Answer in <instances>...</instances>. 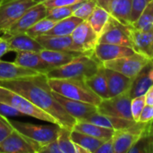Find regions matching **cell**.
<instances>
[{"instance_id":"49","label":"cell","mask_w":153,"mask_h":153,"mask_svg":"<svg viewBox=\"0 0 153 153\" xmlns=\"http://www.w3.org/2000/svg\"><path fill=\"white\" fill-rule=\"evenodd\" d=\"M35 3H44L46 1H48V0H33Z\"/></svg>"},{"instance_id":"13","label":"cell","mask_w":153,"mask_h":153,"mask_svg":"<svg viewBox=\"0 0 153 153\" xmlns=\"http://www.w3.org/2000/svg\"><path fill=\"white\" fill-rule=\"evenodd\" d=\"M47 16V7L43 3H37L29 8L22 16L13 24L10 29L4 34H18L26 32L37 22Z\"/></svg>"},{"instance_id":"32","label":"cell","mask_w":153,"mask_h":153,"mask_svg":"<svg viewBox=\"0 0 153 153\" xmlns=\"http://www.w3.org/2000/svg\"><path fill=\"white\" fill-rule=\"evenodd\" d=\"M71 131L65 127H61L56 138L61 153H76L75 143L71 139Z\"/></svg>"},{"instance_id":"3","label":"cell","mask_w":153,"mask_h":153,"mask_svg":"<svg viewBox=\"0 0 153 153\" xmlns=\"http://www.w3.org/2000/svg\"><path fill=\"white\" fill-rule=\"evenodd\" d=\"M52 91L68 99L99 106L101 99L94 93L82 79H48Z\"/></svg>"},{"instance_id":"37","label":"cell","mask_w":153,"mask_h":153,"mask_svg":"<svg viewBox=\"0 0 153 153\" xmlns=\"http://www.w3.org/2000/svg\"><path fill=\"white\" fill-rule=\"evenodd\" d=\"M128 153H150V136H142L128 151Z\"/></svg>"},{"instance_id":"12","label":"cell","mask_w":153,"mask_h":153,"mask_svg":"<svg viewBox=\"0 0 153 153\" xmlns=\"http://www.w3.org/2000/svg\"><path fill=\"white\" fill-rule=\"evenodd\" d=\"M73 41L82 54L93 55L99 41V36L87 21H82L71 34Z\"/></svg>"},{"instance_id":"30","label":"cell","mask_w":153,"mask_h":153,"mask_svg":"<svg viewBox=\"0 0 153 153\" xmlns=\"http://www.w3.org/2000/svg\"><path fill=\"white\" fill-rule=\"evenodd\" d=\"M109 16L110 14L104 8H102L100 5H97L86 21L89 22V24L100 37Z\"/></svg>"},{"instance_id":"9","label":"cell","mask_w":153,"mask_h":153,"mask_svg":"<svg viewBox=\"0 0 153 153\" xmlns=\"http://www.w3.org/2000/svg\"><path fill=\"white\" fill-rule=\"evenodd\" d=\"M152 60L135 52L133 55L120 57L115 60L104 62L102 65L106 68L117 71L131 79H134Z\"/></svg>"},{"instance_id":"17","label":"cell","mask_w":153,"mask_h":153,"mask_svg":"<svg viewBox=\"0 0 153 153\" xmlns=\"http://www.w3.org/2000/svg\"><path fill=\"white\" fill-rule=\"evenodd\" d=\"M15 53L16 56L14 58V62L23 67L45 74L51 69H53V67L40 56L39 52L18 51Z\"/></svg>"},{"instance_id":"5","label":"cell","mask_w":153,"mask_h":153,"mask_svg":"<svg viewBox=\"0 0 153 153\" xmlns=\"http://www.w3.org/2000/svg\"><path fill=\"white\" fill-rule=\"evenodd\" d=\"M14 129L22 134L30 137V139L38 142L41 145L48 143L56 140L61 126L56 124L41 126L34 125L31 123L21 122L16 120H9Z\"/></svg>"},{"instance_id":"35","label":"cell","mask_w":153,"mask_h":153,"mask_svg":"<svg viewBox=\"0 0 153 153\" xmlns=\"http://www.w3.org/2000/svg\"><path fill=\"white\" fill-rule=\"evenodd\" d=\"M97 5L98 4L96 0H85L78 4V6L74 11L73 15L86 21Z\"/></svg>"},{"instance_id":"14","label":"cell","mask_w":153,"mask_h":153,"mask_svg":"<svg viewBox=\"0 0 153 153\" xmlns=\"http://www.w3.org/2000/svg\"><path fill=\"white\" fill-rule=\"evenodd\" d=\"M54 93H55L56 99L60 103V105L64 108V109L70 116L75 118L76 121L85 120L90 116L97 112V106L93 104L81 101V100L68 99L56 92Z\"/></svg>"},{"instance_id":"42","label":"cell","mask_w":153,"mask_h":153,"mask_svg":"<svg viewBox=\"0 0 153 153\" xmlns=\"http://www.w3.org/2000/svg\"><path fill=\"white\" fill-rule=\"evenodd\" d=\"M39 153H61V151L58 146L57 141L55 140L42 145Z\"/></svg>"},{"instance_id":"48","label":"cell","mask_w":153,"mask_h":153,"mask_svg":"<svg viewBox=\"0 0 153 153\" xmlns=\"http://www.w3.org/2000/svg\"><path fill=\"white\" fill-rule=\"evenodd\" d=\"M149 136H153V120L151 121V125L149 128Z\"/></svg>"},{"instance_id":"46","label":"cell","mask_w":153,"mask_h":153,"mask_svg":"<svg viewBox=\"0 0 153 153\" xmlns=\"http://www.w3.org/2000/svg\"><path fill=\"white\" fill-rule=\"evenodd\" d=\"M146 105H153V84L145 93Z\"/></svg>"},{"instance_id":"43","label":"cell","mask_w":153,"mask_h":153,"mask_svg":"<svg viewBox=\"0 0 153 153\" xmlns=\"http://www.w3.org/2000/svg\"><path fill=\"white\" fill-rule=\"evenodd\" d=\"M153 120V105H145L139 118V122L147 123Z\"/></svg>"},{"instance_id":"44","label":"cell","mask_w":153,"mask_h":153,"mask_svg":"<svg viewBox=\"0 0 153 153\" xmlns=\"http://www.w3.org/2000/svg\"><path fill=\"white\" fill-rule=\"evenodd\" d=\"M95 153H114V143L113 138L105 141L96 151Z\"/></svg>"},{"instance_id":"26","label":"cell","mask_w":153,"mask_h":153,"mask_svg":"<svg viewBox=\"0 0 153 153\" xmlns=\"http://www.w3.org/2000/svg\"><path fill=\"white\" fill-rule=\"evenodd\" d=\"M152 62V61H151ZM151 63L148 64L134 79L132 82V85L129 90L130 96L133 98L145 95L147 91L151 88L153 84V81L149 76V69Z\"/></svg>"},{"instance_id":"33","label":"cell","mask_w":153,"mask_h":153,"mask_svg":"<svg viewBox=\"0 0 153 153\" xmlns=\"http://www.w3.org/2000/svg\"><path fill=\"white\" fill-rule=\"evenodd\" d=\"M56 21L49 19L48 17H45V18L39 20V22H37L32 27H30L26 31V33L32 38H36L40 35H44L49 30H51L53 28V26L56 24Z\"/></svg>"},{"instance_id":"36","label":"cell","mask_w":153,"mask_h":153,"mask_svg":"<svg viewBox=\"0 0 153 153\" xmlns=\"http://www.w3.org/2000/svg\"><path fill=\"white\" fill-rule=\"evenodd\" d=\"M145 95L134 97L132 99L131 101V112L133 116V119L135 122H139L140 116L142 114V111L143 108L145 107Z\"/></svg>"},{"instance_id":"24","label":"cell","mask_w":153,"mask_h":153,"mask_svg":"<svg viewBox=\"0 0 153 153\" xmlns=\"http://www.w3.org/2000/svg\"><path fill=\"white\" fill-rule=\"evenodd\" d=\"M40 56L49 64L53 68L62 66L70 61H72L75 56L82 55L79 52H69V51H61V50H52L43 48L39 52Z\"/></svg>"},{"instance_id":"4","label":"cell","mask_w":153,"mask_h":153,"mask_svg":"<svg viewBox=\"0 0 153 153\" xmlns=\"http://www.w3.org/2000/svg\"><path fill=\"white\" fill-rule=\"evenodd\" d=\"M0 101L12 106L19 112H21L23 116H29L30 117L39 119L43 122L56 124L59 126L58 122L51 115L48 114L44 110L35 106L27 98H25L24 96L21 95L16 91H13L1 85H0Z\"/></svg>"},{"instance_id":"39","label":"cell","mask_w":153,"mask_h":153,"mask_svg":"<svg viewBox=\"0 0 153 153\" xmlns=\"http://www.w3.org/2000/svg\"><path fill=\"white\" fill-rule=\"evenodd\" d=\"M13 129L9 119L0 115V143L13 131Z\"/></svg>"},{"instance_id":"34","label":"cell","mask_w":153,"mask_h":153,"mask_svg":"<svg viewBox=\"0 0 153 153\" xmlns=\"http://www.w3.org/2000/svg\"><path fill=\"white\" fill-rule=\"evenodd\" d=\"M80 4V3H79ZM79 4L70 5V6H57V7H52V8H47V16L49 19L55 20V21H60L62 19H65L66 17H69L73 15L74 11L78 6Z\"/></svg>"},{"instance_id":"29","label":"cell","mask_w":153,"mask_h":153,"mask_svg":"<svg viewBox=\"0 0 153 153\" xmlns=\"http://www.w3.org/2000/svg\"><path fill=\"white\" fill-rule=\"evenodd\" d=\"M71 139L72 141L82 146V148H84L85 150H87L89 153H95L96 151L98 150V148L105 142L103 140L92 137L89 134H86L84 133L76 131L74 129H73L71 131Z\"/></svg>"},{"instance_id":"19","label":"cell","mask_w":153,"mask_h":153,"mask_svg":"<svg viewBox=\"0 0 153 153\" xmlns=\"http://www.w3.org/2000/svg\"><path fill=\"white\" fill-rule=\"evenodd\" d=\"M35 39L43 47V48L82 53L78 50V48L74 45L71 35H67V36L40 35L36 37Z\"/></svg>"},{"instance_id":"11","label":"cell","mask_w":153,"mask_h":153,"mask_svg":"<svg viewBox=\"0 0 153 153\" xmlns=\"http://www.w3.org/2000/svg\"><path fill=\"white\" fill-rule=\"evenodd\" d=\"M41 144L16 129L0 143V153H39Z\"/></svg>"},{"instance_id":"45","label":"cell","mask_w":153,"mask_h":153,"mask_svg":"<svg viewBox=\"0 0 153 153\" xmlns=\"http://www.w3.org/2000/svg\"><path fill=\"white\" fill-rule=\"evenodd\" d=\"M8 52H11L10 50V45L7 41V39L2 35L0 37V59L6 55Z\"/></svg>"},{"instance_id":"31","label":"cell","mask_w":153,"mask_h":153,"mask_svg":"<svg viewBox=\"0 0 153 153\" xmlns=\"http://www.w3.org/2000/svg\"><path fill=\"white\" fill-rule=\"evenodd\" d=\"M131 26L138 30L146 31L153 28V0L145 7L139 18Z\"/></svg>"},{"instance_id":"47","label":"cell","mask_w":153,"mask_h":153,"mask_svg":"<svg viewBox=\"0 0 153 153\" xmlns=\"http://www.w3.org/2000/svg\"><path fill=\"white\" fill-rule=\"evenodd\" d=\"M150 153H153V136H150Z\"/></svg>"},{"instance_id":"25","label":"cell","mask_w":153,"mask_h":153,"mask_svg":"<svg viewBox=\"0 0 153 153\" xmlns=\"http://www.w3.org/2000/svg\"><path fill=\"white\" fill-rule=\"evenodd\" d=\"M74 129L103 141L112 138L115 133L114 129L103 127L87 121H76Z\"/></svg>"},{"instance_id":"7","label":"cell","mask_w":153,"mask_h":153,"mask_svg":"<svg viewBox=\"0 0 153 153\" xmlns=\"http://www.w3.org/2000/svg\"><path fill=\"white\" fill-rule=\"evenodd\" d=\"M98 43L115 44L128 47L134 49L133 41L131 39L130 25H126L110 15L101 34L99 37Z\"/></svg>"},{"instance_id":"41","label":"cell","mask_w":153,"mask_h":153,"mask_svg":"<svg viewBox=\"0 0 153 153\" xmlns=\"http://www.w3.org/2000/svg\"><path fill=\"white\" fill-rule=\"evenodd\" d=\"M0 115L5 117H22L23 116L21 112H19L17 109L13 108L12 106L1 102L0 101Z\"/></svg>"},{"instance_id":"20","label":"cell","mask_w":153,"mask_h":153,"mask_svg":"<svg viewBox=\"0 0 153 153\" xmlns=\"http://www.w3.org/2000/svg\"><path fill=\"white\" fill-rule=\"evenodd\" d=\"M3 36L7 39L10 45V50L18 51H33L39 52L43 49V47L38 42L35 38L30 37L26 32L18 34H3Z\"/></svg>"},{"instance_id":"38","label":"cell","mask_w":153,"mask_h":153,"mask_svg":"<svg viewBox=\"0 0 153 153\" xmlns=\"http://www.w3.org/2000/svg\"><path fill=\"white\" fill-rule=\"evenodd\" d=\"M152 0H132V13H131V21L132 23L135 22L145 7Z\"/></svg>"},{"instance_id":"22","label":"cell","mask_w":153,"mask_h":153,"mask_svg":"<svg viewBox=\"0 0 153 153\" xmlns=\"http://www.w3.org/2000/svg\"><path fill=\"white\" fill-rule=\"evenodd\" d=\"M82 121H87V122H90V123H92V124H95L103 127L114 129L115 131L129 128L137 123L134 120H128L125 118L103 115V114L99 113L98 111Z\"/></svg>"},{"instance_id":"16","label":"cell","mask_w":153,"mask_h":153,"mask_svg":"<svg viewBox=\"0 0 153 153\" xmlns=\"http://www.w3.org/2000/svg\"><path fill=\"white\" fill-rule=\"evenodd\" d=\"M135 51L128 47L108 43H98L94 48L93 56L101 63L115 60L134 54Z\"/></svg>"},{"instance_id":"21","label":"cell","mask_w":153,"mask_h":153,"mask_svg":"<svg viewBox=\"0 0 153 153\" xmlns=\"http://www.w3.org/2000/svg\"><path fill=\"white\" fill-rule=\"evenodd\" d=\"M104 71L107 78L109 98L116 97L130 90L133 79L106 67H104Z\"/></svg>"},{"instance_id":"2","label":"cell","mask_w":153,"mask_h":153,"mask_svg":"<svg viewBox=\"0 0 153 153\" xmlns=\"http://www.w3.org/2000/svg\"><path fill=\"white\" fill-rule=\"evenodd\" d=\"M102 66V64L93 56L82 54L69 63L51 69L46 74L48 79H82L85 80Z\"/></svg>"},{"instance_id":"18","label":"cell","mask_w":153,"mask_h":153,"mask_svg":"<svg viewBox=\"0 0 153 153\" xmlns=\"http://www.w3.org/2000/svg\"><path fill=\"white\" fill-rule=\"evenodd\" d=\"M130 32L134 51L153 60V28L146 31H141L130 25Z\"/></svg>"},{"instance_id":"50","label":"cell","mask_w":153,"mask_h":153,"mask_svg":"<svg viewBox=\"0 0 153 153\" xmlns=\"http://www.w3.org/2000/svg\"><path fill=\"white\" fill-rule=\"evenodd\" d=\"M1 2H2V0H0V3H1Z\"/></svg>"},{"instance_id":"23","label":"cell","mask_w":153,"mask_h":153,"mask_svg":"<svg viewBox=\"0 0 153 153\" xmlns=\"http://www.w3.org/2000/svg\"><path fill=\"white\" fill-rule=\"evenodd\" d=\"M40 73L23 67L15 62H6L0 59V81H10Z\"/></svg>"},{"instance_id":"40","label":"cell","mask_w":153,"mask_h":153,"mask_svg":"<svg viewBox=\"0 0 153 153\" xmlns=\"http://www.w3.org/2000/svg\"><path fill=\"white\" fill-rule=\"evenodd\" d=\"M85 0H48L43 4L47 8L57 7V6H70L79 3H82Z\"/></svg>"},{"instance_id":"8","label":"cell","mask_w":153,"mask_h":153,"mask_svg":"<svg viewBox=\"0 0 153 153\" xmlns=\"http://www.w3.org/2000/svg\"><path fill=\"white\" fill-rule=\"evenodd\" d=\"M35 3L33 0H2L0 3V33H5Z\"/></svg>"},{"instance_id":"1","label":"cell","mask_w":153,"mask_h":153,"mask_svg":"<svg viewBox=\"0 0 153 153\" xmlns=\"http://www.w3.org/2000/svg\"><path fill=\"white\" fill-rule=\"evenodd\" d=\"M0 85L27 98L35 106L51 115L61 127L74 129L76 119L70 116L57 101L45 74L10 81H0Z\"/></svg>"},{"instance_id":"27","label":"cell","mask_w":153,"mask_h":153,"mask_svg":"<svg viewBox=\"0 0 153 153\" xmlns=\"http://www.w3.org/2000/svg\"><path fill=\"white\" fill-rule=\"evenodd\" d=\"M85 82L90 87V89L101 100H106L109 98L108 82L103 65L98 70L97 73H95L91 77L85 79Z\"/></svg>"},{"instance_id":"6","label":"cell","mask_w":153,"mask_h":153,"mask_svg":"<svg viewBox=\"0 0 153 153\" xmlns=\"http://www.w3.org/2000/svg\"><path fill=\"white\" fill-rule=\"evenodd\" d=\"M151 122H137L134 126L122 130H117L113 135L114 153H128L133 145L143 135L149 136Z\"/></svg>"},{"instance_id":"28","label":"cell","mask_w":153,"mask_h":153,"mask_svg":"<svg viewBox=\"0 0 153 153\" xmlns=\"http://www.w3.org/2000/svg\"><path fill=\"white\" fill-rule=\"evenodd\" d=\"M81 18H78L74 15H71L60 21H57L51 30H49L44 35H52V36H67L71 35L75 28L82 22Z\"/></svg>"},{"instance_id":"15","label":"cell","mask_w":153,"mask_h":153,"mask_svg":"<svg viewBox=\"0 0 153 153\" xmlns=\"http://www.w3.org/2000/svg\"><path fill=\"white\" fill-rule=\"evenodd\" d=\"M112 17L126 25H131L132 0H96Z\"/></svg>"},{"instance_id":"10","label":"cell","mask_w":153,"mask_h":153,"mask_svg":"<svg viewBox=\"0 0 153 153\" xmlns=\"http://www.w3.org/2000/svg\"><path fill=\"white\" fill-rule=\"evenodd\" d=\"M131 101L129 91L116 97L102 100L97 107V111L100 114L134 120L131 112Z\"/></svg>"}]
</instances>
